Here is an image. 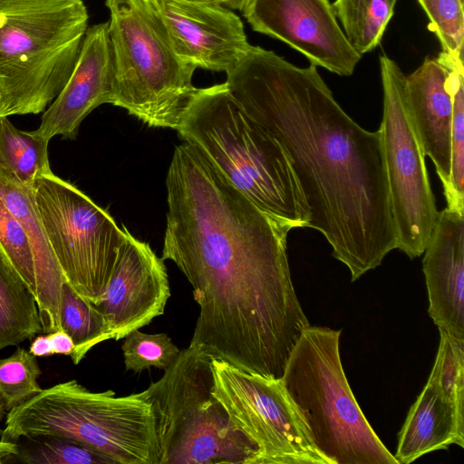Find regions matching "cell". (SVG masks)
<instances>
[{
  "label": "cell",
  "mask_w": 464,
  "mask_h": 464,
  "mask_svg": "<svg viewBox=\"0 0 464 464\" xmlns=\"http://www.w3.org/2000/svg\"><path fill=\"white\" fill-rule=\"evenodd\" d=\"M6 416V410L3 404V402L0 400V423L4 420V418ZM2 430L0 429V436H1Z\"/></svg>",
  "instance_id": "34"
},
{
  "label": "cell",
  "mask_w": 464,
  "mask_h": 464,
  "mask_svg": "<svg viewBox=\"0 0 464 464\" xmlns=\"http://www.w3.org/2000/svg\"><path fill=\"white\" fill-rule=\"evenodd\" d=\"M166 187L161 258L183 273L199 306L189 345L280 379L310 325L288 264L293 228L257 208L187 142L174 150Z\"/></svg>",
  "instance_id": "1"
},
{
  "label": "cell",
  "mask_w": 464,
  "mask_h": 464,
  "mask_svg": "<svg viewBox=\"0 0 464 464\" xmlns=\"http://www.w3.org/2000/svg\"><path fill=\"white\" fill-rule=\"evenodd\" d=\"M60 326L74 343L75 350L71 359L75 365L95 345L112 339L105 316L65 281L61 289Z\"/></svg>",
  "instance_id": "24"
},
{
  "label": "cell",
  "mask_w": 464,
  "mask_h": 464,
  "mask_svg": "<svg viewBox=\"0 0 464 464\" xmlns=\"http://www.w3.org/2000/svg\"><path fill=\"white\" fill-rule=\"evenodd\" d=\"M17 450V442L3 440L0 436V463L6 462L7 459L16 455Z\"/></svg>",
  "instance_id": "32"
},
{
  "label": "cell",
  "mask_w": 464,
  "mask_h": 464,
  "mask_svg": "<svg viewBox=\"0 0 464 464\" xmlns=\"http://www.w3.org/2000/svg\"><path fill=\"white\" fill-rule=\"evenodd\" d=\"M41 374L36 357L23 347H17L6 358H0V400L6 411L43 390L38 383Z\"/></svg>",
  "instance_id": "26"
},
{
  "label": "cell",
  "mask_w": 464,
  "mask_h": 464,
  "mask_svg": "<svg viewBox=\"0 0 464 464\" xmlns=\"http://www.w3.org/2000/svg\"><path fill=\"white\" fill-rule=\"evenodd\" d=\"M88 18L82 0H0L2 116L46 110L74 69Z\"/></svg>",
  "instance_id": "4"
},
{
  "label": "cell",
  "mask_w": 464,
  "mask_h": 464,
  "mask_svg": "<svg viewBox=\"0 0 464 464\" xmlns=\"http://www.w3.org/2000/svg\"><path fill=\"white\" fill-rule=\"evenodd\" d=\"M47 334L51 341L53 355L62 354L70 357L72 355L75 350L74 343L63 329H58Z\"/></svg>",
  "instance_id": "30"
},
{
  "label": "cell",
  "mask_w": 464,
  "mask_h": 464,
  "mask_svg": "<svg viewBox=\"0 0 464 464\" xmlns=\"http://www.w3.org/2000/svg\"><path fill=\"white\" fill-rule=\"evenodd\" d=\"M382 84V132L397 249L411 259L421 256L436 223L438 209L425 153L411 120L405 77L397 63L380 56Z\"/></svg>",
  "instance_id": "10"
},
{
  "label": "cell",
  "mask_w": 464,
  "mask_h": 464,
  "mask_svg": "<svg viewBox=\"0 0 464 464\" xmlns=\"http://www.w3.org/2000/svg\"><path fill=\"white\" fill-rule=\"evenodd\" d=\"M170 288L164 260L129 233L105 292L94 306L118 341L162 315Z\"/></svg>",
  "instance_id": "14"
},
{
  "label": "cell",
  "mask_w": 464,
  "mask_h": 464,
  "mask_svg": "<svg viewBox=\"0 0 464 464\" xmlns=\"http://www.w3.org/2000/svg\"><path fill=\"white\" fill-rule=\"evenodd\" d=\"M448 70L437 59L426 58L405 77V96L418 138L432 160L443 190L450 172L452 95Z\"/></svg>",
  "instance_id": "17"
},
{
  "label": "cell",
  "mask_w": 464,
  "mask_h": 464,
  "mask_svg": "<svg viewBox=\"0 0 464 464\" xmlns=\"http://www.w3.org/2000/svg\"><path fill=\"white\" fill-rule=\"evenodd\" d=\"M162 23L183 62L228 72L251 47L241 19L220 4L203 0H144Z\"/></svg>",
  "instance_id": "13"
},
{
  "label": "cell",
  "mask_w": 464,
  "mask_h": 464,
  "mask_svg": "<svg viewBox=\"0 0 464 464\" xmlns=\"http://www.w3.org/2000/svg\"><path fill=\"white\" fill-rule=\"evenodd\" d=\"M113 55L111 104L151 127L178 130L198 92L196 70L175 53L144 0H106Z\"/></svg>",
  "instance_id": "8"
},
{
  "label": "cell",
  "mask_w": 464,
  "mask_h": 464,
  "mask_svg": "<svg viewBox=\"0 0 464 464\" xmlns=\"http://www.w3.org/2000/svg\"><path fill=\"white\" fill-rule=\"evenodd\" d=\"M213 394L258 450L257 464H328L309 440L280 380L212 358Z\"/></svg>",
  "instance_id": "11"
},
{
  "label": "cell",
  "mask_w": 464,
  "mask_h": 464,
  "mask_svg": "<svg viewBox=\"0 0 464 464\" xmlns=\"http://www.w3.org/2000/svg\"><path fill=\"white\" fill-rule=\"evenodd\" d=\"M121 351L126 371L134 372L150 367L165 371L180 352L167 334H145L140 329L124 337Z\"/></svg>",
  "instance_id": "27"
},
{
  "label": "cell",
  "mask_w": 464,
  "mask_h": 464,
  "mask_svg": "<svg viewBox=\"0 0 464 464\" xmlns=\"http://www.w3.org/2000/svg\"><path fill=\"white\" fill-rule=\"evenodd\" d=\"M10 459L26 464H116L107 455L76 441L54 437L21 438Z\"/></svg>",
  "instance_id": "25"
},
{
  "label": "cell",
  "mask_w": 464,
  "mask_h": 464,
  "mask_svg": "<svg viewBox=\"0 0 464 464\" xmlns=\"http://www.w3.org/2000/svg\"><path fill=\"white\" fill-rule=\"evenodd\" d=\"M2 113H3V101H2V97L0 95V117L2 116Z\"/></svg>",
  "instance_id": "35"
},
{
  "label": "cell",
  "mask_w": 464,
  "mask_h": 464,
  "mask_svg": "<svg viewBox=\"0 0 464 464\" xmlns=\"http://www.w3.org/2000/svg\"><path fill=\"white\" fill-rule=\"evenodd\" d=\"M436 59L448 70L447 82L452 95L450 172L443 190L446 208L464 215V63L442 51Z\"/></svg>",
  "instance_id": "22"
},
{
  "label": "cell",
  "mask_w": 464,
  "mask_h": 464,
  "mask_svg": "<svg viewBox=\"0 0 464 464\" xmlns=\"http://www.w3.org/2000/svg\"><path fill=\"white\" fill-rule=\"evenodd\" d=\"M211 360L188 345L142 391L153 414L159 464H257L256 446L213 394Z\"/></svg>",
  "instance_id": "7"
},
{
  "label": "cell",
  "mask_w": 464,
  "mask_h": 464,
  "mask_svg": "<svg viewBox=\"0 0 464 464\" xmlns=\"http://www.w3.org/2000/svg\"><path fill=\"white\" fill-rule=\"evenodd\" d=\"M113 55L109 22L87 28L74 69L58 96L46 108L35 132L75 140L82 121L112 100Z\"/></svg>",
  "instance_id": "15"
},
{
  "label": "cell",
  "mask_w": 464,
  "mask_h": 464,
  "mask_svg": "<svg viewBox=\"0 0 464 464\" xmlns=\"http://www.w3.org/2000/svg\"><path fill=\"white\" fill-rule=\"evenodd\" d=\"M244 111L283 148L319 231L355 281L397 248L380 129L369 131L340 106L317 71L251 45L226 72Z\"/></svg>",
  "instance_id": "2"
},
{
  "label": "cell",
  "mask_w": 464,
  "mask_h": 464,
  "mask_svg": "<svg viewBox=\"0 0 464 464\" xmlns=\"http://www.w3.org/2000/svg\"><path fill=\"white\" fill-rule=\"evenodd\" d=\"M241 11L254 31L284 42L316 67L350 76L362 58L330 0H247Z\"/></svg>",
  "instance_id": "12"
},
{
  "label": "cell",
  "mask_w": 464,
  "mask_h": 464,
  "mask_svg": "<svg viewBox=\"0 0 464 464\" xmlns=\"http://www.w3.org/2000/svg\"><path fill=\"white\" fill-rule=\"evenodd\" d=\"M44 231L67 282L96 304L105 292L129 230L85 193L53 171L33 184Z\"/></svg>",
  "instance_id": "9"
},
{
  "label": "cell",
  "mask_w": 464,
  "mask_h": 464,
  "mask_svg": "<svg viewBox=\"0 0 464 464\" xmlns=\"http://www.w3.org/2000/svg\"><path fill=\"white\" fill-rule=\"evenodd\" d=\"M54 436L100 451L116 464H159L150 404L142 392L117 397L76 380L43 389L7 411L1 439Z\"/></svg>",
  "instance_id": "6"
},
{
  "label": "cell",
  "mask_w": 464,
  "mask_h": 464,
  "mask_svg": "<svg viewBox=\"0 0 464 464\" xmlns=\"http://www.w3.org/2000/svg\"><path fill=\"white\" fill-rule=\"evenodd\" d=\"M177 130L265 213L292 228L308 227L310 209L290 159L226 82L198 89Z\"/></svg>",
  "instance_id": "3"
},
{
  "label": "cell",
  "mask_w": 464,
  "mask_h": 464,
  "mask_svg": "<svg viewBox=\"0 0 464 464\" xmlns=\"http://www.w3.org/2000/svg\"><path fill=\"white\" fill-rule=\"evenodd\" d=\"M0 197L20 221L28 237L35 271V299L44 334L60 326L61 289L64 278L38 213L33 185L21 184L0 171Z\"/></svg>",
  "instance_id": "19"
},
{
  "label": "cell",
  "mask_w": 464,
  "mask_h": 464,
  "mask_svg": "<svg viewBox=\"0 0 464 464\" xmlns=\"http://www.w3.org/2000/svg\"><path fill=\"white\" fill-rule=\"evenodd\" d=\"M220 4L225 7L242 10L247 0H203Z\"/></svg>",
  "instance_id": "33"
},
{
  "label": "cell",
  "mask_w": 464,
  "mask_h": 464,
  "mask_svg": "<svg viewBox=\"0 0 464 464\" xmlns=\"http://www.w3.org/2000/svg\"><path fill=\"white\" fill-rule=\"evenodd\" d=\"M423 254L429 315L439 329L464 340V215L439 211Z\"/></svg>",
  "instance_id": "16"
},
{
  "label": "cell",
  "mask_w": 464,
  "mask_h": 464,
  "mask_svg": "<svg viewBox=\"0 0 464 464\" xmlns=\"http://www.w3.org/2000/svg\"><path fill=\"white\" fill-rule=\"evenodd\" d=\"M442 52L464 60V0H418Z\"/></svg>",
  "instance_id": "28"
},
{
  "label": "cell",
  "mask_w": 464,
  "mask_h": 464,
  "mask_svg": "<svg viewBox=\"0 0 464 464\" xmlns=\"http://www.w3.org/2000/svg\"><path fill=\"white\" fill-rule=\"evenodd\" d=\"M43 333L36 299L0 252V350Z\"/></svg>",
  "instance_id": "20"
},
{
  "label": "cell",
  "mask_w": 464,
  "mask_h": 464,
  "mask_svg": "<svg viewBox=\"0 0 464 464\" xmlns=\"http://www.w3.org/2000/svg\"><path fill=\"white\" fill-rule=\"evenodd\" d=\"M0 252L24 280L35 297L36 281L31 246L20 221L0 197Z\"/></svg>",
  "instance_id": "29"
},
{
  "label": "cell",
  "mask_w": 464,
  "mask_h": 464,
  "mask_svg": "<svg viewBox=\"0 0 464 464\" xmlns=\"http://www.w3.org/2000/svg\"><path fill=\"white\" fill-rule=\"evenodd\" d=\"M341 332L307 326L285 367L283 389L328 464H399L350 388L341 362Z\"/></svg>",
  "instance_id": "5"
},
{
  "label": "cell",
  "mask_w": 464,
  "mask_h": 464,
  "mask_svg": "<svg viewBox=\"0 0 464 464\" xmlns=\"http://www.w3.org/2000/svg\"><path fill=\"white\" fill-rule=\"evenodd\" d=\"M29 353L35 357H46L53 355L52 344L47 334L36 336L29 347Z\"/></svg>",
  "instance_id": "31"
},
{
  "label": "cell",
  "mask_w": 464,
  "mask_h": 464,
  "mask_svg": "<svg viewBox=\"0 0 464 464\" xmlns=\"http://www.w3.org/2000/svg\"><path fill=\"white\" fill-rule=\"evenodd\" d=\"M49 142L35 130H21L8 117L1 116L0 171L21 184L33 185L38 178L52 171Z\"/></svg>",
  "instance_id": "21"
},
{
  "label": "cell",
  "mask_w": 464,
  "mask_h": 464,
  "mask_svg": "<svg viewBox=\"0 0 464 464\" xmlns=\"http://www.w3.org/2000/svg\"><path fill=\"white\" fill-rule=\"evenodd\" d=\"M463 401L464 396L447 391L430 375L398 434V463L410 464L453 444L463 448Z\"/></svg>",
  "instance_id": "18"
},
{
  "label": "cell",
  "mask_w": 464,
  "mask_h": 464,
  "mask_svg": "<svg viewBox=\"0 0 464 464\" xmlns=\"http://www.w3.org/2000/svg\"><path fill=\"white\" fill-rule=\"evenodd\" d=\"M397 0H335V15L352 45L361 55L376 48L392 19Z\"/></svg>",
  "instance_id": "23"
}]
</instances>
